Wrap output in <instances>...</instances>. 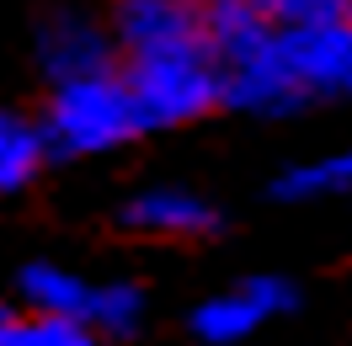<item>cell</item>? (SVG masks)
I'll use <instances>...</instances> for the list:
<instances>
[{
  "instance_id": "cell-10",
  "label": "cell",
  "mask_w": 352,
  "mask_h": 346,
  "mask_svg": "<svg viewBox=\"0 0 352 346\" xmlns=\"http://www.w3.org/2000/svg\"><path fill=\"white\" fill-rule=\"evenodd\" d=\"M144 320V293L133 288V282H102V288H91V309H86V325L102 336V341H123L133 336Z\"/></svg>"
},
{
  "instance_id": "cell-13",
  "label": "cell",
  "mask_w": 352,
  "mask_h": 346,
  "mask_svg": "<svg viewBox=\"0 0 352 346\" xmlns=\"http://www.w3.org/2000/svg\"><path fill=\"white\" fill-rule=\"evenodd\" d=\"M245 5H256L272 27H320L352 16V0H245Z\"/></svg>"
},
{
  "instance_id": "cell-4",
  "label": "cell",
  "mask_w": 352,
  "mask_h": 346,
  "mask_svg": "<svg viewBox=\"0 0 352 346\" xmlns=\"http://www.w3.org/2000/svg\"><path fill=\"white\" fill-rule=\"evenodd\" d=\"M112 43L129 65L133 59L208 48L203 5H192V0H118L112 5Z\"/></svg>"
},
{
  "instance_id": "cell-5",
  "label": "cell",
  "mask_w": 352,
  "mask_h": 346,
  "mask_svg": "<svg viewBox=\"0 0 352 346\" xmlns=\"http://www.w3.org/2000/svg\"><path fill=\"white\" fill-rule=\"evenodd\" d=\"M294 309V288L283 277H245L235 288H224L214 299H203L192 309V336L208 346H235L245 336H256L267 320H278Z\"/></svg>"
},
{
  "instance_id": "cell-3",
  "label": "cell",
  "mask_w": 352,
  "mask_h": 346,
  "mask_svg": "<svg viewBox=\"0 0 352 346\" xmlns=\"http://www.w3.org/2000/svg\"><path fill=\"white\" fill-rule=\"evenodd\" d=\"M129 96L139 107L144 128H176L192 123L208 107L224 102V75L214 48H187V54H160V59H133L123 69Z\"/></svg>"
},
{
  "instance_id": "cell-9",
  "label": "cell",
  "mask_w": 352,
  "mask_h": 346,
  "mask_svg": "<svg viewBox=\"0 0 352 346\" xmlns=\"http://www.w3.org/2000/svg\"><path fill=\"white\" fill-rule=\"evenodd\" d=\"M48 160L43 123H32L22 112H0V197L22 192Z\"/></svg>"
},
{
  "instance_id": "cell-14",
  "label": "cell",
  "mask_w": 352,
  "mask_h": 346,
  "mask_svg": "<svg viewBox=\"0 0 352 346\" xmlns=\"http://www.w3.org/2000/svg\"><path fill=\"white\" fill-rule=\"evenodd\" d=\"M192 5H214V0H192Z\"/></svg>"
},
{
  "instance_id": "cell-8",
  "label": "cell",
  "mask_w": 352,
  "mask_h": 346,
  "mask_svg": "<svg viewBox=\"0 0 352 346\" xmlns=\"http://www.w3.org/2000/svg\"><path fill=\"white\" fill-rule=\"evenodd\" d=\"M16 293L32 314L43 320H80L86 325V309H91V282L80 272H69L59 261H27L16 272Z\"/></svg>"
},
{
  "instance_id": "cell-1",
  "label": "cell",
  "mask_w": 352,
  "mask_h": 346,
  "mask_svg": "<svg viewBox=\"0 0 352 346\" xmlns=\"http://www.w3.org/2000/svg\"><path fill=\"white\" fill-rule=\"evenodd\" d=\"M203 32L219 59L224 102L241 112H294L352 96V16L320 27H272L245 0H214Z\"/></svg>"
},
{
  "instance_id": "cell-7",
  "label": "cell",
  "mask_w": 352,
  "mask_h": 346,
  "mask_svg": "<svg viewBox=\"0 0 352 346\" xmlns=\"http://www.w3.org/2000/svg\"><path fill=\"white\" fill-rule=\"evenodd\" d=\"M123 224L160 240H203L219 229V208L187 187H144L139 197L123 203Z\"/></svg>"
},
{
  "instance_id": "cell-2",
  "label": "cell",
  "mask_w": 352,
  "mask_h": 346,
  "mask_svg": "<svg viewBox=\"0 0 352 346\" xmlns=\"http://www.w3.org/2000/svg\"><path fill=\"white\" fill-rule=\"evenodd\" d=\"M139 128H144L139 107H133L129 80L118 69L54 86V102L43 112V139L59 154H107L118 144H129Z\"/></svg>"
},
{
  "instance_id": "cell-12",
  "label": "cell",
  "mask_w": 352,
  "mask_h": 346,
  "mask_svg": "<svg viewBox=\"0 0 352 346\" xmlns=\"http://www.w3.org/2000/svg\"><path fill=\"white\" fill-rule=\"evenodd\" d=\"M278 197H352V150L305 160L278 176Z\"/></svg>"
},
{
  "instance_id": "cell-6",
  "label": "cell",
  "mask_w": 352,
  "mask_h": 346,
  "mask_svg": "<svg viewBox=\"0 0 352 346\" xmlns=\"http://www.w3.org/2000/svg\"><path fill=\"white\" fill-rule=\"evenodd\" d=\"M112 32L102 22H91L80 11H54L43 27H38V65L54 86H69V80H91V75H112Z\"/></svg>"
},
{
  "instance_id": "cell-11",
  "label": "cell",
  "mask_w": 352,
  "mask_h": 346,
  "mask_svg": "<svg viewBox=\"0 0 352 346\" xmlns=\"http://www.w3.org/2000/svg\"><path fill=\"white\" fill-rule=\"evenodd\" d=\"M0 346H112L80 320H43V314H11L0 309Z\"/></svg>"
}]
</instances>
